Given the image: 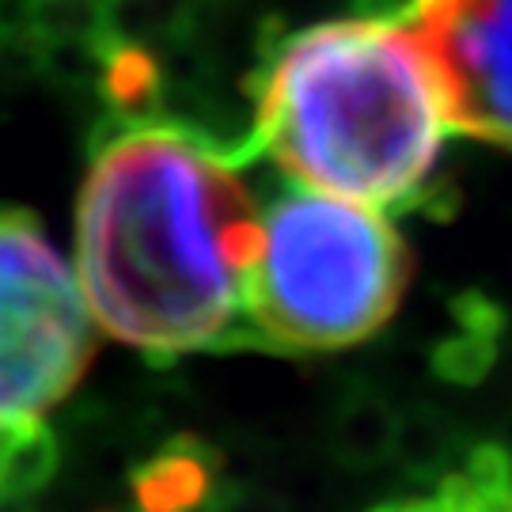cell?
I'll list each match as a JSON object with an SVG mask.
<instances>
[{"instance_id":"cell-3","label":"cell","mask_w":512,"mask_h":512,"mask_svg":"<svg viewBox=\"0 0 512 512\" xmlns=\"http://www.w3.org/2000/svg\"><path fill=\"white\" fill-rule=\"evenodd\" d=\"M410 251L384 209L293 186L258 213L243 319L270 346L346 349L395 315Z\"/></svg>"},{"instance_id":"cell-6","label":"cell","mask_w":512,"mask_h":512,"mask_svg":"<svg viewBox=\"0 0 512 512\" xmlns=\"http://www.w3.org/2000/svg\"><path fill=\"white\" fill-rule=\"evenodd\" d=\"M137 512H220L213 459L198 440H175L133 471Z\"/></svg>"},{"instance_id":"cell-1","label":"cell","mask_w":512,"mask_h":512,"mask_svg":"<svg viewBox=\"0 0 512 512\" xmlns=\"http://www.w3.org/2000/svg\"><path fill=\"white\" fill-rule=\"evenodd\" d=\"M258 209L232 156L179 126L95 152L76 205V277L99 330L145 353L224 342L243 319Z\"/></svg>"},{"instance_id":"cell-7","label":"cell","mask_w":512,"mask_h":512,"mask_svg":"<svg viewBox=\"0 0 512 512\" xmlns=\"http://www.w3.org/2000/svg\"><path fill=\"white\" fill-rule=\"evenodd\" d=\"M57 467V440L42 418L0 429V497H27L42 490Z\"/></svg>"},{"instance_id":"cell-15","label":"cell","mask_w":512,"mask_h":512,"mask_svg":"<svg viewBox=\"0 0 512 512\" xmlns=\"http://www.w3.org/2000/svg\"><path fill=\"white\" fill-rule=\"evenodd\" d=\"M372 512H444L440 509L437 494L433 497H406V501H391V505H380Z\"/></svg>"},{"instance_id":"cell-13","label":"cell","mask_w":512,"mask_h":512,"mask_svg":"<svg viewBox=\"0 0 512 512\" xmlns=\"http://www.w3.org/2000/svg\"><path fill=\"white\" fill-rule=\"evenodd\" d=\"M463 475L471 478L475 486H482V490H490V486H509L512 452L505 444H494V440L475 444V448L467 452V459H463Z\"/></svg>"},{"instance_id":"cell-12","label":"cell","mask_w":512,"mask_h":512,"mask_svg":"<svg viewBox=\"0 0 512 512\" xmlns=\"http://www.w3.org/2000/svg\"><path fill=\"white\" fill-rule=\"evenodd\" d=\"M395 452L414 463L418 471H433L444 452H448V433L437 418L429 414H414V418L399 421V437H395Z\"/></svg>"},{"instance_id":"cell-11","label":"cell","mask_w":512,"mask_h":512,"mask_svg":"<svg viewBox=\"0 0 512 512\" xmlns=\"http://www.w3.org/2000/svg\"><path fill=\"white\" fill-rule=\"evenodd\" d=\"M497 346H501V338H494V334H478V330L459 327L452 338H444L433 349V368L448 384L475 387L497 365Z\"/></svg>"},{"instance_id":"cell-9","label":"cell","mask_w":512,"mask_h":512,"mask_svg":"<svg viewBox=\"0 0 512 512\" xmlns=\"http://www.w3.org/2000/svg\"><path fill=\"white\" fill-rule=\"evenodd\" d=\"M27 19L50 46H88V50H99L110 27L103 0H31Z\"/></svg>"},{"instance_id":"cell-5","label":"cell","mask_w":512,"mask_h":512,"mask_svg":"<svg viewBox=\"0 0 512 512\" xmlns=\"http://www.w3.org/2000/svg\"><path fill=\"white\" fill-rule=\"evenodd\" d=\"M452 129L512 148V0H410Z\"/></svg>"},{"instance_id":"cell-4","label":"cell","mask_w":512,"mask_h":512,"mask_svg":"<svg viewBox=\"0 0 512 512\" xmlns=\"http://www.w3.org/2000/svg\"><path fill=\"white\" fill-rule=\"evenodd\" d=\"M80 277L35 217L0 205V429L42 418L92 361Z\"/></svg>"},{"instance_id":"cell-10","label":"cell","mask_w":512,"mask_h":512,"mask_svg":"<svg viewBox=\"0 0 512 512\" xmlns=\"http://www.w3.org/2000/svg\"><path fill=\"white\" fill-rule=\"evenodd\" d=\"M395 437H399V418L380 399H361L346 406V414L338 421V444L346 459H357V463H376L380 456L395 452Z\"/></svg>"},{"instance_id":"cell-8","label":"cell","mask_w":512,"mask_h":512,"mask_svg":"<svg viewBox=\"0 0 512 512\" xmlns=\"http://www.w3.org/2000/svg\"><path fill=\"white\" fill-rule=\"evenodd\" d=\"M103 92L126 118H148L160 103V65L141 42H118L103 57Z\"/></svg>"},{"instance_id":"cell-2","label":"cell","mask_w":512,"mask_h":512,"mask_svg":"<svg viewBox=\"0 0 512 512\" xmlns=\"http://www.w3.org/2000/svg\"><path fill=\"white\" fill-rule=\"evenodd\" d=\"M448 107L406 19H334L293 35L262 73L251 148L293 183L406 209L433 190Z\"/></svg>"},{"instance_id":"cell-16","label":"cell","mask_w":512,"mask_h":512,"mask_svg":"<svg viewBox=\"0 0 512 512\" xmlns=\"http://www.w3.org/2000/svg\"><path fill=\"white\" fill-rule=\"evenodd\" d=\"M0 512H27L19 505V497H0Z\"/></svg>"},{"instance_id":"cell-14","label":"cell","mask_w":512,"mask_h":512,"mask_svg":"<svg viewBox=\"0 0 512 512\" xmlns=\"http://www.w3.org/2000/svg\"><path fill=\"white\" fill-rule=\"evenodd\" d=\"M452 315H456L459 327L478 330V334H494V338H505V327H509L505 308H501V304H494L486 293L456 296V300H452Z\"/></svg>"}]
</instances>
